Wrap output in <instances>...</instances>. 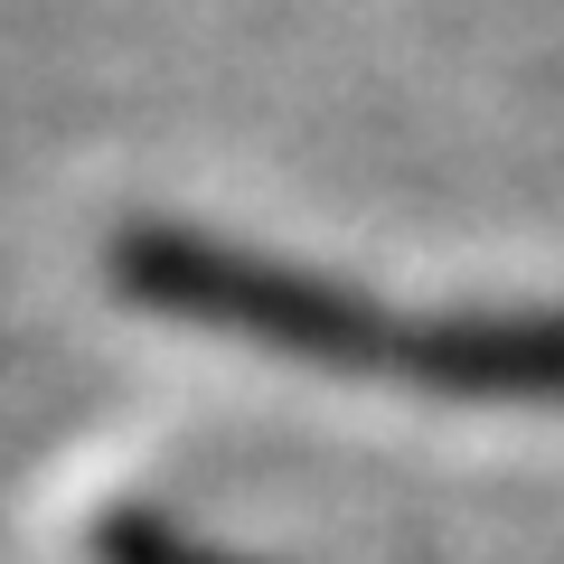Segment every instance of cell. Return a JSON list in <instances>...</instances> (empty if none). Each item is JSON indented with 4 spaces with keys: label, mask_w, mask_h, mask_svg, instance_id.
<instances>
[{
    "label": "cell",
    "mask_w": 564,
    "mask_h": 564,
    "mask_svg": "<svg viewBox=\"0 0 564 564\" xmlns=\"http://www.w3.org/2000/svg\"><path fill=\"white\" fill-rule=\"evenodd\" d=\"M104 282L151 321L217 329L254 358L321 367V377H404V339H414V311H386L377 292L321 273V263L263 254V245H236L188 217L113 226L104 236Z\"/></svg>",
    "instance_id": "1"
},
{
    "label": "cell",
    "mask_w": 564,
    "mask_h": 564,
    "mask_svg": "<svg viewBox=\"0 0 564 564\" xmlns=\"http://www.w3.org/2000/svg\"><path fill=\"white\" fill-rule=\"evenodd\" d=\"M404 386L443 404H564V302L414 311Z\"/></svg>",
    "instance_id": "2"
},
{
    "label": "cell",
    "mask_w": 564,
    "mask_h": 564,
    "mask_svg": "<svg viewBox=\"0 0 564 564\" xmlns=\"http://www.w3.org/2000/svg\"><path fill=\"white\" fill-rule=\"evenodd\" d=\"M85 555L95 564H245V555H226V545H207V536H188L180 518H161V508H104L95 527H85Z\"/></svg>",
    "instance_id": "3"
}]
</instances>
